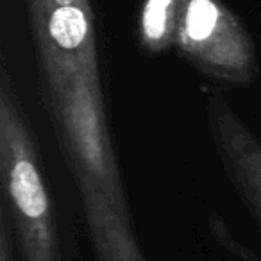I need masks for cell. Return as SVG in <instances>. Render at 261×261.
<instances>
[{
  "label": "cell",
  "instance_id": "obj_1",
  "mask_svg": "<svg viewBox=\"0 0 261 261\" xmlns=\"http://www.w3.org/2000/svg\"><path fill=\"white\" fill-rule=\"evenodd\" d=\"M27 8L43 104L79 192L95 259L149 261L109 136L91 4Z\"/></svg>",
  "mask_w": 261,
  "mask_h": 261
},
{
  "label": "cell",
  "instance_id": "obj_2",
  "mask_svg": "<svg viewBox=\"0 0 261 261\" xmlns=\"http://www.w3.org/2000/svg\"><path fill=\"white\" fill-rule=\"evenodd\" d=\"M2 204L20 261H73L58 224L33 129L6 61L0 66Z\"/></svg>",
  "mask_w": 261,
  "mask_h": 261
},
{
  "label": "cell",
  "instance_id": "obj_3",
  "mask_svg": "<svg viewBox=\"0 0 261 261\" xmlns=\"http://www.w3.org/2000/svg\"><path fill=\"white\" fill-rule=\"evenodd\" d=\"M174 48L197 72L218 83L247 86L259 75L256 45L222 0H185Z\"/></svg>",
  "mask_w": 261,
  "mask_h": 261
},
{
  "label": "cell",
  "instance_id": "obj_4",
  "mask_svg": "<svg viewBox=\"0 0 261 261\" xmlns=\"http://www.w3.org/2000/svg\"><path fill=\"white\" fill-rule=\"evenodd\" d=\"M206 118L225 175L261 227V140L217 90L206 91Z\"/></svg>",
  "mask_w": 261,
  "mask_h": 261
},
{
  "label": "cell",
  "instance_id": "obj_5",
  "mask_svg": "<svg viewBox=\"0 0 261 261\" xmlns=\"http://www.w3.org/2000/svg\"><path fill=\"white\" fill-rule=\"evenodd\" d=\"M185 0H143L138 13V43L143 52L161 56L174 47Z\"/></svg>",
  "mask_w": 261,
  "mask_h": 261
},
{
  "label": "cell",
  "instance_id": "obj_6",
  "mask_svg": "<svg viewBox=\"0 0 261 261\" xmlns=\"http://www.w3.org/2000/svg\"><path fill=\"white\" fill-rule=\"evenodd\" d=\"M207 225H210V231L211 234L215 236V238L218 240V243L220 245H224L227 250H231L232 254H236V256L240 257V259L243 261H257L256 254L252 252V250L245 249V247L242 245V243H238L234 240V236L229 232L227 225H225V222L222 220L220 217H218L217 213H213L210 217V220H207Z\"/></svg>",
  "mask_w": 261,
  "mask_h": 261
},
{
  "label": "cell",
  "instance_id": "obj_7",
  "mask_svg": "<svg viewBox=\"0 0 261 261\" xmlns=\"http://www.w3.org/2000/svg\"><path fill=\"white\" fill-rule=\"evenodd\" d=\"M0 261H20L11 224L2 207H0Z\"/></svg>",
  "mask_w": 261,
  "mask_h": 261
},
{
  "label": "cell",
  "instance_id": "obj_8",
  "mask_svg": "<svg viewBox=\"0 0 261 261\" xmlns=\"http://www.w3.org/2000/svg\"><path fill=\"white\" fill-rule=\"evenodd\" d=\"M27 2H36L45 8H65V6H81L90 4V0H27Z\"/></svg>",
  "mask_w": 261,
  "mask_h": 261
}]
</instances>
